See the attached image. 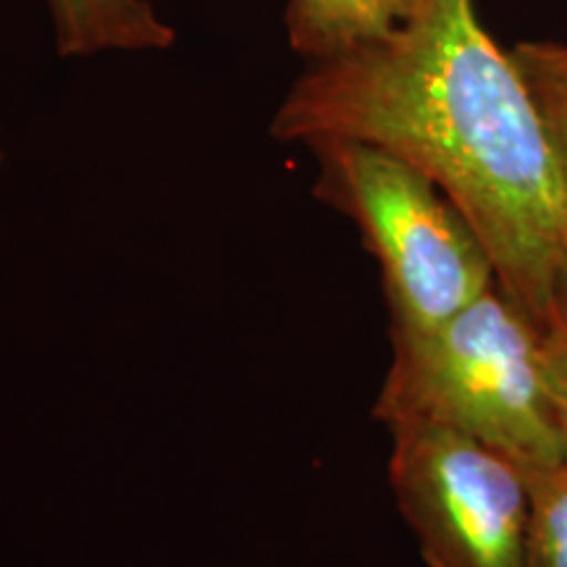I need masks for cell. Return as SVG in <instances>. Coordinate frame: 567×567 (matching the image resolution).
Listing matches in <instances>:
<instances>
[{"mask_svg":"<svg viewBox=\"0 0 567 567\" xmlns=\"http://www.w3.org/2000/svg\"><path fill=\"white\" fill-rule=\"evenodd\" d=\"M271 134L365 142L410 163L478 234L496 289L542 334L567 329V197L513 51L476 0H410L386 38L310 63Z\"/></svg>","mask_w":567,"mask_h":567,"instance_id":"1","label":"cell"},{"mask_svg":"<svg viewBox=\"0 0 567 567\" xmlns=\"http://www.w3.org/2000/svg\"><path fill=\"white\" fill-rule=\"evenodd\" d=\"M544 334L499 289L442 326L392 334V363L373 402L386 425L434 423L478 439L523 467L567 452L542 360Z\"/></svg>","mask_w":567,"mask_h":567,"instance_id":"2","label":"cell"},{"mask_svg":"<svg viewBox=\"0 0 567 567\" xmlns=\"http://www.w3.org/2000/svg\"><path fill=\"white\" fill-rule=\"evenodd\" d=\"M313 195L358 226L381 271L392 334H421L496 287L478 234L429 176L365 142H308Z\"/></svg>","mask_w":567,"mask_h":567,"instance_id":"3","label":"cell"},{"mask_svg":"<svg viewBox=\"0 0 567 567\" xmlns=\"http://www.w3.org/2000/svg\"><path fill=\"white\" fill-rule=\"evenodd\" d=\"M389 484L429 567H528L520 465L434 423H394Z\"/></svg>","mask_w":567,"mask_h":567,"instance_id":"4","label":"cell"},{"mask_svg":"<svg viewBox=\"0 0 567 567\" xmlns=\"http://www.w3.org/2000/svg\"><path fill=\"white\" fill-rule=\"evenodd\" d=\"M408 11L410 0H289L284 21L292 51L318 63L386 38Z\"/></svg>","mask_w":567,"mask_h":567,"instance_id":"5","label":"cell"},{"mask_svg":"<svg viewBox=\"0 0 567 567\" xmlns=\"http://www.w3.org/2000/svg\"><path fill=\"white\" fill-rule=\"evenodd\" d=\"M55 48L61 55L103 51H158L174 30L145 0H51Z\"/></svg>","mask_w":567,"mask_h":567,"instance_id":"6","label":"cell"},{"mask_svg":"<svg viewBox=\"0 0 567 567\" xmlns=\"http://www.w3.org/2000/svg\"><path fill=\"white\" fill-rule=\"evenodd\" d=\"M509 51L542 116L567 197V42L523 40Z\"/></svg>","mask_w":567,"mask_h":567,"instance_id":"7","label":"cell"},{"mask_svg":"<svg viewBox=\"0 0 567 567\" xmlns=\"http://www.w3.org/2000/svg\"><path fill=\"white\" fill-rule=\"evenodd\" d=\"M528 486V567H567V452L523 467Z\"/></svg>","mask_w":567,"mask_h":567,"instance_id":"8","label":"cell"},{"mask_svg":"<svg viewBox=\"0 0 567 567\" xmlns=\"http://www.w3.org/2000/svg\"><path fill=\"white\" fill-rule=\"evenodd\" d=\"M542 360H544V375H547V386L555 402V410L559 415L567 434V331H551L542 339Z\"/></svg>","mask_w":567,"mask_h":567,"instance_id":"9","label":"cell"},{"mask_svg":"<svg viewBox=\"0 0 567 567\" xmlns=\"http://www.w3.org/2000/svg\"><path fill=\"white\" fill-rule=\"evenodd\" d=\"M565 331H567V329H565Z\"/></svg>","mask_w":567,"mask_h":567,"instance_id":"10","label":"cell"}]
</instances>
